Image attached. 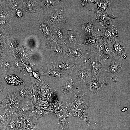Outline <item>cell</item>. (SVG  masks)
Listing matches in <instances>:
<instances>
[{
    "instance_id": "1",
    "label": "cell",
    "mask_w": 130,
    "mask_h": 130,
    "mask_svg": "<svg viewBox=\"0 0 130 130\" xmlns=\"http://www.w3.org/2000/svg\"><path fill=\"white\" fill-rule=\"evenodd\" d=\"M77 88L75 99L71 103L59 101V105L68 118L76 117L83 120L89 126L91 125L87 110L89 107L88 102L84 98L85 92L83 85L75 86Z\"/></svg>"
},
{
    "instance_id": "2",
    "label": "cell",
    "mask_w": 130,
    "mask_h": 130,
    "mask_svg": "<svg viewBox=\"0 0 130 130\" xmlns=\"http://www.w3.org/2000/svg\"><path fill=\"white\" fill-rule=\"evenodd\" d=\"M71 77L76 86L83 85L92 79L90 62L88 61L74 65Z\"/></svg>"
},
{
    "instance_id": "3",
    "label": "cell",
    "mask_w": 130,
    "mask_h": 130,
    "mask_svg": "<svg viewBox=\"0 0 130 130\" xmlns=\"http://www.w3.org/2000/svg\"><path fill=\"white\" fill-rule=\"evenodd\" d=\"M123 59L121 57L115 55L107 68L109 77L115 82H116V79L119 76L121 72V63Z\"/></svg>"
},
{
    "instance_id": "4",
    "label": "cell",
    "mask_w": 130,
    "mask_h": 130,
    "mask_svg": "<svg viewBox=\"0 0 130 130\" xmlns=\"http://www.w3.org/2000/svg\"><path fill=\"white\" fill-rule=\"evenodd\" d=\"M90 66L92 75V78L98 79L101 72L104 66L105 60L98 55H91L90 56Z\"/></svg>"
},
{
    "instance_id": "5",
    "label": "cell",
    "mask_w": 130,
    "mask_h": 130,
    "mask_svg": "<svg viewBox=\"0 0 130 130\" xmlns=\"http://www.w3.org/2000/svg\"><path fill=\"white\" fill-rule=\"evenodd\" d=\"M54 60V68L64 71L71 75L74 65L68 54Z\"/></svg>"
},
{
    "instance_id": "6",
    "label": "cell",
    "mask_w": 130,
    "mask_h": 130,
    "mask_svg": "<svg viewBox=\"0 0 130 130\" xmlns=\"http://www.w3.org/2000/svg\"><path fill=\"white\" fill-rule=\"evenodd\" d=\"M68 55L74 65L89 61V58L80 48L69 47Z\"/></svg>"
},
{
    "instance_id": "7",
    "label": "cell",
    "mask_w": 130,
    "mask_h": 130,
    "mask_svg": "<svg viewBox=\"0 0 130 130\" xmlns=\"http://www.w3.org/2000/svg\"><path fill=\"white\" fill-rule=\"evenodd\" d=\"M61 92L66 96H76L75 83L72 78L57 81Z\"/></svg>"
},
{
    "instance_id": "8",
    "label": "cell",
    "mask_w": 130,
    "mask_h": 130,
    "mask_svg": "<svg viewBox=\"0 0 130 130\" xmlns=\"http://www.w3.org/2000/svg\"><path fill=\"white\" fill-rule=\"evenodd\" d=\"M83 85L88 91L97 94L107 86V84L105 81H100L98 79L92 78Z\"/></svg>"
},
{
    "instance_id": "9",
    "label": "cell",
    "mask_w": 130,
    "mask_h": 130,
    "mask_svg": "<svg viewBox=\"0 0 130 130\" xmlns=\"http://www.w3.org/2000/svg\"><path fill=\"white\" fill-rule=\"evenodd\" d=\"M38 110L32 101H21L17 112L20 115L24 114L34 115Z\"/></svg>"
},
{
    "instance_id": "10",
    "label": "cell",
    "mask_w": 130,
    "mask_h": 130,
    "mask_svg": "<svg viewBox=\"0 0 130 130\" xmlns=\"http://www.w3.org/2000/svg\"><path fill=\"white\" fill-rule=\"evenodd\" d=\"M103 33L104 40H109L111 42L117 38L119 32L116 26L112 24L103 26Z\"/></svg>"
},
{
    "instance_id": "11",
    "label": "cell",
    "mask_w": 130,
    "mask_h": 130,
    "mask_svg": "<svg viewBox=\"0 0 130 130\" xmlns=\"http://www.w3.org/2000/svg\"><path fill=\"white\" fill-rule=\"evenodd\" d=\"M0 112L9 115L17 113L6 97H0Z\"/></svg>"
},
{
    "instance_id": "12",
    "label": "cell",
    "mask_w": 130,
    "mask_h": 130,
    "mask_svg": "<svg viewBox=\"0 0 130 130\" xmlns=\"http://www.w3.org/2000/svg\"><path fill=\"white\" fill-rule=\"evenodd\" d=\"M111 9L108 8L98 17L97 18L99 23L103 26L112 24V20L116 18L115 15L110 13Z\"/></svg>"
},
{
    "instance_id": "13",
    "label": "cell",
    "mask_w": 130,
    "mask_h": 130,
    "mask_svg": "<svg viewBox=\"0 0 130 130\" xmlns=\"http://www.w3.org/2000/svg\"><path fill=\"white\" fill-rule=\"evenodd\" d=\"M111 42L113 45V50L115 54L123 59L127 57L126 50L123 43L117 38Z\"/></svg>"
},
{
    "instance_id": "14",
    "label": "cell",
    "mask_w": 130,
    "mask_h": 130,
    "mask_svg": "<svg viewBox=\"0 0 130 130\" xmlns=\"http://www.w3.org/2000/svg\"><path fill=\"white\" fill-rule=\"evenodd\" d=\"M105 44V41L103 36L98 35L96 43L90 49L91 50L102 57Z\"/></svg>"
},
{
    "instance_id": "15",
    "label": "cell",
    "mask_w": 130,
    "mask_h": 130,
    "mask_svg": "<svg viewBox=\"0 0 130 130\" xmlns=\"http://www.w3.org/2000/svg\"><path fill=\"white\" fill-rule=\"evenodd\" d=\"M20 115L17 113L13 115L8 121L4 125H0V130H16V124Z\"/></svg>"
},
{
    "instance_id": "16",
    "label": "cell",
    "mask_w": 130,
    "mask_h": 130,
    "mask_svg": "<svg viewBox=\"0 0 130 130\" xmlns=\"http://www.w3.org/2000/svg\"><path fill=\"white\" fill-rule=\"evenodd\" d=\"M105 41V46L102 57L105 60L112 59L115 55L112 43L109 40Z\"/></svg>"
},
{
    "instance_id": "17",
    "label": "cell",
    "mask_w": 130,
    "mask_h": 130,
    "mask_svg": "<svg viewBox=\"0 0 130 130\" xmlns=\"http://www.w3.org/2000/svg\"><path fill=\"white\" fill-rule=\"evenodd\" d=\"M54 112L56 115L57 122L61 130H65L68 122L65 113L63 111H58L55 110Z\"/></svg>"
},
{
    "instance_id": "18",
    "label": "cell",
    "mask_w": 130,
    "mask_h": 130,
    "mask_svg": "<svg viewBox=\"0 0 130 130\" xmlns=\"http://www.w3.org/2000/svg\"><path fill=\"white\" fill-rule=\"evenodd\" d=\"M95 22L93 20H87L83 24L84 31L89 35L95 33L96 29Z\"/></svg>"
},
{
    "instance_id": "19",
    "label": "cell",
    "mask_w": 130,
    "mask_h": 130,
    "mask_svg": "<svg viewBox=\"0 0 130 130\" xmlns=\"http://www.w3.org/2000/svg\"><path fill=\"white\" fill-rule=\"evenodd\" d=\"M26 120L27 126L36 128V125L38 119L35 116L32 114H22Z\"/></svg>"
},
{
    "instance_id": "20",
    "label": "cell",
    "mask_w": 130,
    "mask_h": 130,
    "mask_svg": "<svg viewBox=\"0 0 130 130\" xmlns=\"http://www.w3.org/2000/svg\"><path fill=\"white\" fill-rule=\"evenodd\" d=\"M20 97L19 98L21 101H32V96L30 95L29 91L27 89H22L20 90Z\"/></svg>"
},
{
    "instance_id": "21",
    "label": "cell",
    "mask_w": 130,
    "mask_h": 130,
    "mask_svg": "<svg viewBox=\"0 0 130 130\" xmlns=\"http://www.w3.org/2000/svg\"><path fill=\"white\" fill-rule=\"evenodd\" d=\"M5 79L9 84L17 85L22 83V81L14 75L7 76Z\"/></svg>"
},
{
    "instance_id": "22",
    "label": "cell",
    "mask_w": 130,
    "mask_h": 130,
    "mask_svg": "<svg viewBox=\"0 0 130 130\" xmlns=\"http://www.w3.org/2000/svg\"><path fill=\"white\" fill-rule=\"evenodd\" d=\"M110 0H107L106 3L103 6L95 9L94 11L96 15L97 18L102 14L108 8L111 9L110 5Z\"/></svg>"
},
{
    "instance_id": "23",
    "label": "cell",
    "mask_w": 130,
    "mask_h": 130,
    "mask_svg": "<svg viewBox=\"0 0 130 130\" xmlns=\"http://www.w3.org/2000/svg\"><path fill=\"white\" fill-rule=\"evenodd\" d=\"M26 126V119L23 115H20L17 121L16 130H22Z\"/></svg>"
},
{
    "instance_id": "24",
    "label": "cell",
    "mask_w": 130,
    "mask_h": 130,
    "mask_svg": "<svg viewBox=\"0 0 130 130\" xmlns=\"http://www.w3.org/2000/svg\"><path fill=\"white\" fill-rule=\"evenodd\" d=\"M12 115H8L3 112H0V125H3L6 124Z\"/></svg>"
},
{
    "instance_id": "25",
    "label": "cell",
    "mask_w": 130,
    "mask_h": 130,
    "mask_svg": "<svg viewBox=\"0 0 130 130\" xmlns=\"http://www.w3.org/2000/svg\"><path fill=\"white\" fill-rule=\"evenodd\" d=\"M53 112H54L53 111H49L41 109L38 110L34 115L38 118Z\"/></svg>"
},
{
    "instance_id": "26",
    "label": "cell",
    "mask_w": 130,
    "mask_h": 130,
    "mask_svg": "<svg viewBox=\"0 0 130 130\" xmlns=\"http://www.w3.org/2000/svg\"><path fill=\"white\" fill-rule=\"evenodd\" d=\"M22 130H36V128L26 126Z\"/></svg>"
},
{
    "instance_id": "27",
    "label": "cell",
    "mask_w": 130,
    "mask_h": 130,
    "mask_svg": "<svg viewBox=\"0 0 130 130\" xmlns=\"http://www.w3.org/2000/svg\"><path fill=\"white\" fill-rule=\"evenodd\" d=\"M46 3L48 5H51L53 3V1L52 0H46Z\"/></svg>"
},
{
    "instance_id": "28",
    "label": "cell",
    "mask_w": 130,
    "mask_h": 130,
    "mask_svg": "<svg viewBox=\"0 0 130 130\" xmlns=\"http://www.w3.org/2000/svg\"><path fill=\"white\" fill-rule=\"evenodd\" d=\"M56 32L60 38L62 36V33L61 31L59 30H58L56 31Z\"/></svg>"
},
{
    "instance_id": "29",
    "label": "cell",
    "mask_w": 130,
    "mask_h": 130,
    "mask_svg": "<svg viewBox=\"0 0 130 130\" xmlns=\"http://www.w3.org/2000/svg\"><path fill=\"white\" fill-rule=\"evenodd\" d=\"M51 18L52 20L54 21L57 20H58L57 18L55 15H53L52 16Z\"/></svg>"
},
{
    "instance_id": "30",
    "label": "cell",
    "mask_w": 130,
    "mask_h": 130,
    "mask_svg": "<svg viewBox=\"0 0 130 130\" xmlns=\"http://www.w3.org/2000/svg\"><path fill=\"white\" fill-rule=\"evenodd\" d=\"M33 74L34 76L36 78H39V74L37 72H34L33 73Z\"/></svg>"
},
{
    "instance_id": "31",
    "label": "cell",
    "mask_w": 130,
    "mask_h": 130,
    "mask_svg": "<svg viewBox=\"0 0 130 130\" xmlns=\"http://www.w3.org/2000/svg\"><path fill=\"white\" fill-rule=\"evenodd\" d=\"M129 12H130V10Z\"/></svg>"
}]
</instances>
